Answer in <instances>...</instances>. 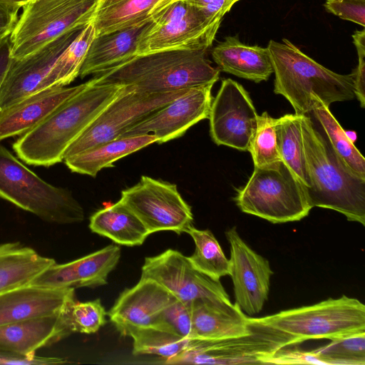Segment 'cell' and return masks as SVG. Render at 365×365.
Segmentation results:
<instances>
[{
	"instance_id": "6da1fadb",
	"label": "cell",
	"mask_w": 365,
	"mask_h": 365,
	"mask_svg": "<svg viewBox=\"0 0 365 365\" xmlns=\"http://www.w3.org/2000/svg\"><path fill=\"white\" fill-rule=\"evenodd\" d=\"M90 84L55 109L13 144L18 158L30 165L49 167L64 160L68 148L122 91L113 84Z\"/></svg>"
},
{
	"instance_id": "7a4b0ae2",
	"label": "cell",
	"mask_w": 365,
	"mask_h": 365,
	"mask_svg": "<svg viewBox=\"0 0 365 365\" xmlns=\"http://www.w3.org/2000/svg\"><path fill=\"white\" fill-rule=\"evenodd\" d=\"M302 133L309 187V204L331 209L365 225V179L341 161L317 123L302 115Z\"/></svg>"
},
{
	"instance_id": "3957f363",
	"label": "cell",
	"mask_w": 365,
	"mask_h": 365,
	"mask_svg": "<svg viewBox=\"0 0 365 365\" xmlns=\"http://www.w3.org/2000/svg\"><path fill=\"white\" fill-rule=\"evenodd\" d=\"M205 50H164L134 57L94 75V84L129 86L153 94L215 84L220 69L211 66Z\"/></svg>"
},
{
	"instance_id": "277c9868",
	"label": "cell",
	"mask_w": 365,
	"mask_h": 365,
	"mask_svg": "<svg viewBox=\"0 0 365 365\" xmlns=\"http://www.w3.org/2000/svg\"><path fill=\"white\" fill-rule=\"evenodd\" d=\"M267 49L274 73V92L284 96L295 113L307 115L314 97L326 106L356 98L354 73L339 74L322 66L287 38L270 40Z\"/></svg>"
},
{
	"instance_id": "5b68a950",
	"label": "cell",
	"mask_w": 365,
	"mask_h": 365,
	"mask_svg": "<svg viewBox=\"0 0 365 365\" xmlns=\"http://www.w3.org/2000/svg\"><path fill=\"white\" fill-rule=\"evenodd\" d=\"M0 197L50 223H78L85 218L70 190L39 178L1 144Z\"/></svg>"
},
{
	"instance_id": "8992f818",
	"label": "cell",
	"mask_w": 365,
	"mask_h": 365,
	"mask_svg": "<svg viewBox=\"0 0 365 365\" xmlns=\"http://www.w3.org/2000/svg\"><path fill=\"white\" fill-rule=\"evenodd\" d=\"M235 202L242 212L272 223L299 221L312 209L304 185L282 161L255 167Z\"/></svg>"
},
{
	"instance_id": "52a82bcc",
	"label": "cell",
	"mask_w": 365,
	"mask_h": 365,
	"mask_svg": "<svg viewBox=\"0 0 365 365\" xmlns=\"http://www.w3.org/2000/svg\"><path fill=\"white\" fill-rule=\"evenodd\" d=\"M253 319L288 334L297 344L308 339L332 340L365 331V305L357 299L343 295Z\"/></svg>"
},
{
	"instance_id": "ba28073f",
	"label": "cell",
	"mask_w": 365,
	"mask_h": 365,
	"mask_svg": "<svg viewBox=\"0 0 365 365\" xmlns=\"http://www.w3.org/2000/svg\"><path fill=\"white\" fill-rule=\"evenodd\" d=\"M98 1H29L9 36L11 58H24L66 32L84 27L91 23Z\"/></svg>"
},
{
	"instance_id": "9c48e42d",
	"label": "cell",
	"mask_w": 365,
	"mask_h": 365,
	"mask_svg": "<svg viewBox=\"0 0 365 365\" xmlns=\"http://www.w3.org/2000/svg\"><path fill=\"white\" fill-rule=\"evenodd\" d=\"M140 36L136 56L164 50H205L212 45L220 25L184 0H160Z\"/></svg>"
},
{
	"instance_id": "30bf717a",
	"label": "cell",
	"mask_w": 365,
	"mask_h": 365,
	"mask_svg": "<svg viewBox=\"0 0 365 365\" xmlns=\"http://www.w3.org/2000/svg\"><path fill=\"white\" fill-rule=\"evenodd\" d=\"M250 334L220 339H190L187 346L165 359L167 364H264L278 349L297 344L288 334L248 318Z\"/></svg>"
},
{
	"instance_id": "8fae6325",
	"label": "cell",
	"mask_w": 365,
	"mask_h": 365,
	"mask_svg": "<svg viewBox=\"0 0 365 365\" xmlns=\"http://www.w3.org/2000/svg\"><path fill=\"white\" fill-rule=\"evenodd\" d=\"M189 89L148 94L123 86L115 99L68 148L64 159L119 138L131 126Z\"/></svg>"
},
{
	"instance_id": "7c38bea8",
	"label": "cell",
	"mask_w": 365,
	"mask_h": 365,
	"mask_svg": "<svg viewBox=\"0 0 365 365\" xmlns=\"http://www.w3.org/2000/svg\"><path fill=\"white\" fill-rule=\"evenodd\" d=\"M120 200L140 219L150 234L167 230L180 235L192 227L191 207L175 184L142 175L136 185L121 191Z\"/></svg>"
},
{
	"instance_id": "4fadbf2b",
	"label": "cell",
	"mask_w": 365,
	"mask_h": 365,
	"mask_svg": "<svg viewBox=\"0 0 365 365\" xmlns=\"http://www.w3.org/2000/svg\"><path fill=\"white\" fill-rule=\"evenodd\" d=\"M140 278L154 280L183 303L199 299L231 302L220 280L197 270L187 257L175 250L145 257Z\"/></svg>"
},
{
	"instance_id": "5bb4252c",
	"label": "cell",
	"mask_w": 365,
	"mask_h": 365,
	"mask_svg": "<svg viewBox=\"0 0 365 365\" xmlns=\"http://www.w3.org/2000/svg\"><path fill=\"white\" fill-rule=\"evenodd\" d=\"M257 114L248 92L237 81H222L208 118L214 143L247 151L257 126Z\"/></svg>"
},
{
	"instance_id": "9a60e30c",
	"label": "cell",
	"mask_w": 365,
	"mask_h": 365,
	"mask_svg": "<svg viewBox=\"0 0 365 365\" xmlns=\"http://www.w3.org/2000/svg\"><path fill=\"white\" fill-rule=\"evenodd\" d=\"M213 85L190 88L131 126L119 138L153 135L160 144L182 136L193 125L208 118Z\"/></svg>"
},
{
	"instance_id": "2e32d148",
	"label": "cell",
	"mask_w": 365,
	"mask_h": 365,
	"mask_svg": "<svg viewBox=\"0 0 365 365\" xmlns=\"http://www.w3.org/2000/svg\"><path fill=\"white\" fill-rule=\"evenodd\" d=\"M230 245V273L235 301L249 315L258 314L268 299L269 262L257 254L241 238L235 227L225 232Z\"/></svg>"
},
{
	"instance_id": "e0dca14e",
	"label": "cell",
	"mask_w": 365,
	"mask_h": 365,
	"mask_svg": "<svg viewBox=\"0 0 365 365\" xmlns=\"http://www.w3.org/2000/svg\"><path fill=\"white\" fill-rule=\"evenodd\" d=\"M83 28L66 32L24 58L11 59L0 86V113L29 96L44 90V81L56 61Z\"/></svg>"
},
{
	"instance_id": "ac0fdd59",
	"label": "cell",
	"mask_w": 365,
	"mask_h": 365,
	"mask_svg": "<svg viewBox=\"0 0 365 365\" xmlns=\"http://www.w3.org/2000/svg\"><path fill=\"white\" fill-rule=\"evenodd\" d=\"M176 299L158 282L140 278L120 294L108 315L121 336H129L137 328L155 327L162 312Z\"/></svg>"
},
{
	"instance_id": "d6986e66",
	"label": "cell",
	"mask_w": 365,
	"mask_h": 365,
	"mask_svg": "<svg viewBox=\"0 0 365 365\" xmlns=\"http://www.w3.org/2000/svg\"><path fill=\"white\" fill-rule=\"evenodd\" d=\"M120 257L118 245H109L73 261L55 262L30 284L52 288L96 287L107 284Z\"/></svg>"
},
{
	"instance_id": "ffe728a7",
	"label": "cell",
	"mask_w": 365,
	"mask_h": 365,
	"mask_svg": "<svg viewBox=\"0 0 365 365\" xmlns=\"http://www.w3.org/2000/svg\"><path fill=\"white\" fill-rule=\"evenodd\" d=\"M73 288L32 284L0 292V325L60 314L75 299Z\"/></svg>"
},
{
	"instance_id": "44dd1931",
	"label": "cell",
	"mask_w": 365,
	"mask_h": 365,
	"mask_svg": "<svg viewBox=\"0 0 365 365\" xmlns=\"http://www.w3.org/2000/svg\"><path fill=\"white\" fill-rule=\"evenodd\" d=\"M90 81L72 86H53L16 102L0 113V140L21 135L34 128L55 109L85 89Z\"/></svg>"
},
{
	"instance_id": "7402d4cb",
	"label": "cell",
	"mask_w": 365,
	"mask_h": 365,
	"mask_svg": "<svg viewBox=\"0 0 365 365\" xmlns=\"http://www.w3.org/2000/svg\"><path fill=\"white\" fill-rule=\"evenodd\" d=\"M190 339H220L248 334L252 327L237 303L207 299L191 304Z\"/></svg>"
},
{
	"instance_id": "603a6c76",
	"label": "cell",
	"mask_w": 365,
	"mask_h": 365,
	"mask_svg": "<svg viewBox=\"0 0 365 365\" xmlns=\"http://www.w3.org/2000/svg\"><path fill=\"white\" fill-rule=\"evenodd\" d=\"M71 334L58 314L0 325V350L32 356Z\"/></svg>"
},
{
	"instance_id": "cb8c5ba5",
	"label": "cell",
	"mask_w": 365,
	"mask_h": 365,
	"mask_svg": "<svg viewBox=\"0 0 365 365\" xmlns=\"http://www.w3.org/2000/svg\"><path fill=\"white\" fill-rule=\"evenodd\" d=\"M150 23V19L128 28L96 36L78 76L83 78L98 74L136 56L138 39Z\"/></svg>"
},
{
	"instance_id": "d4e9b609",
	"label": "cell",
	"mask_w": 365,
	"mask_h": 365,
	"mask_svg": "<svg viewBox=\"0 0 365 365\" xmlns=\"http://www.w3.org/2000/svg\"><path fill=\"white\" fill-rule=\"evenodd\" d=\"M219 69L237 77L259 83L273 73L267 48L242 43L237 36H227L212 51Z\"/></svg>"
},
{
	"instance_id": "484cf974",
	"label": "cell",
	"mask_w": 365,
	"mask_h": 365,
	"mask_svg": "<svg viewBox=\"0 0 365 365\" xmlns=\"http://www.w3.org/2000/svg\"><path fill=\"white\" fill-rule=\"evenodd\" d=\"M156 140L153 135L118 138L67 158L64 162L73 173L96 177L102 169L113 167L118 160Z\"/></svg>"
},
{
	"instance_id": "4316f807",
	"label": "cell",
	"mask_w": 365,
	"mask_h": 365,
	"mask_svg": "<svg viewBox=\"0 0 365 365\" xmlns=\"http://www.w3.org/2000/svg\"><path fill=\"white\" fill-rule=\"evenodd\" d=\"M55 262L21 242L0 243V292L30 284Z\"/></svg>"
},
{
	"instance_id": "83f0119b",
	"label": "cell",
	"mask_w": 365,
	"mask_h": 365,
	"mask_svg": "<svg viewBox=\"0 0 365 365\" xmlns=\"http://www.w3.org/2000/svg\"><path fill=\"white\" fill-rule=\"evenodd\" d=\"M91 230L124 246L141 245L150 234L140 219L120 200L90 217Z\"/></svg>"
},
{
	"instance_id": "f1b7e54d",
	"label": "cell",
	"mask_w": 365,
	"mask_h": 365,
	"mask_svg": "<svg viewBox=\"0 0 365 365\" xmlns=\"http://www.w3.org/2000/svg\"><path fill=\"white\" fill-rule=\"evenodd\" d=\"M160 0H99L91 23L96 36L128 28L150 19Z\"/></svg>"
},
{
	"instance_id": "f546056e",
	"label": "cell",
	"mask_w": 365,
	"mask_h": 365,
	"mask_svg": "<svg viewBox=\"0 0 365 365\" xmlns=\"http://www.w3.org/2000/svg\"><path fill=\"white\" fill-rule=\"evenodd\" d=\"M302 115L286 114L276 118L277 143L282 161L294 173L304 188L309 187L302 133Z\"/></svg>"
},
{
	"instance_id": "4dcf8cb0",
	"label": "cell",
	"mask_w": 365,
	"mask_h": 365,
	"mask_svg": "<svg viewBox=\"0 0 365 365\" xmlns=\"http://www.w3.org/2000/svg\"><path fill=\"white\" fill-rule=\"evenodd\" d=\"M307 115L321 127L332 148L344 164L354 174L365 179V158L347 136L346 131L329 110L317 97Z\"/></svg>"
},
{
	"instance_id": "1f68e13d",
	"label": "cell",
	"mask_w": 365,
	"mask_h": 365,
	"mask_svg": "<svg viewBox=\"0 0 365 365\" xmlns=\"http://www.w3.org/2000/svg\"><path fill=\"white\" fill-rule=\"evenodd\" d=\"M95 36V29L91 23L81 30L56 61L44 81V89L66 86L79 76L81 66Z\"/></svg>"
},
{
	"instance_id": "d6a6232c",
	"label": "cell",
	"mask_w": 365,
	"mask_h": 365,
	"mask_svg": "<svg viewBox=\"0 0 365 365\" xmlns=\"http://www.w3.org/2000/svg\"><path fill=\"white\" fill-rule=\"evenodd\" d=\"M192 238L195 248L187 257L192 265L215 280L230 275V263L218 241L209 230H197L192 226L186 232Z\"/></svg>"
},
{
	"instance_id": "836d02e7",
	"label": "cell",
	"mask_w": 365,
	"mask_h": 365,
	"mask_svg": "<svg viewBox=\"0 0 365 365\" xmlns=\"http://www.w3.org/2000/svg\"><path fill=\"white\" fill-rule=\"evenodd\" d=\"M129 336L133 340L134 355L152 354L165 359L182 351L190 339L153 327L137 328Z\"/></svg>"
},
{
	"instance_id": "e575fe53",
	"label": "cell",
	"mask_w": 365,
	"mask_h": 365,
	"mask_svg": "<svg viewBox=\"0 0 365 365\" xmlns=\"http://www.w3.org/2000/svg\"><path fill=\"white\" fill-rule=\"evenodd\" d=\"M311 351L324 365H365V331L332 339Z\"/></svg>"
},
{
	"instance_id": "d590c367",
	"label": "cell",
	"mask_w": 365,
	"mask_h": 365,
	"mask_svg": "<svg viewBox=\"0 0 365 365\" xmlns=\"http://www.w3.org/2000/svg\"><path fill=\"white\" fill-rule=\"evenodd\" d=\"M106 312L101 299L81 302L70 301L61 312L63 323L71 334H93L106 322Z\"/></svg>"
},
{
	"instance_id": "8d00e7d4",
	"label": "cell",
	"mask_w": 365,
	"mask_h": 365,
	"mask_svg": "<svg viewBox=\"0 0 365 365\" xmlns=\"http://www.w3.org/2000/svg\"><path fill=\"white\" fill-rule=\"evenodd\" d=\"M276 118L267 112L258 116L257 126L250 140L248 150L255 167H265L282 161L275 130Z\"/></svg>"
},
{
	"instance_id": "74e56055",
	"label": "cell",
	"mask_w": 365,
	"mask_h": 365,
	"mask_svg": "<svg viewBox=\"0 0 365 365\" xmlns=\"http://www.w3.org/2000/svg\"><path fill=\"white\" fill-rule=\"evenodd\" d=\"M191 304L183 303L178 299L175 300L162 312L156 325L153 327L190 339Z\"/></svg>"
},
{
	"instance_id": "f35d334b",
	"label": "cell",
	"mask_w": 365,
	"mask_h": 365,
	"mask_svg": "<svg viewBox=\"0 0 365 365\" xmlns=\"http://www.w3.org/2000/svg\"><path fill=\"white\" fill-rule=\"evenodd\" d=\"M326 11L339 18L365 26V0H327Z\"/></svg>"
},
{
	"instance_id": "ab89813d",
	"label": "cell",
	"mask_w": 365,
	"mask_h": 365,
	"mask_svg": "<svg viewBox=\"0 0 365 365\" xmlns=\"http://www.w3.org/2000/svg\"><path fill=\"white\" fill-rule=\"evenodd\" d=\"M353 43L358 55V65L353 71L354 73L355 96L361 107L365 106V29L355 31L352 34Z\"/></svg>"
},
{
	"instance_id": "60d3db41",
	"label": "cell",
	"mask_w": 365,
	"mask_h": 365,
	"mask_svg": "<svg viewBox=\"0 0 365 365\" xmlns=\"http://www.w3.org/2000/svg\"><path fill=\"white\" fill-rule=\"evenodd\" d=\"M281 348L264 359V364H323L311 351Z\"/></svg>"
},
{
	"instance_id": "b9f144b4",
	"label": "cell",
	"mask_w": 365,
	"mask_h": 365,
	"mask_svg": "<svg viewBox=\"0 0 365 365\" xmlns=\"http://www.w3.org/2000/svg\"><path fill=\"white\" fill-rule=\"evenodd\" d=\"M202 11L213 23L220 25L234 4L240 0H184Z\"/></svg>"
},
{
	"instance_id": "7bdbcfd3",
	"label": "cell",
	"mask_w": 365,
	"mask_h": 365,
	"mask_svg": "<svg viewBox=\"0 0 365 365\" xmlns=\"http://www.w3.org/2000/svg\"><path fill=\"white\" fill-rule=\"evenodd\" d=\"M68 361L58 357H45L36 355L26 356L0 350V364H61Z\"/></svg>"
},
{
	"instance_id": "ee69618b",
	"label": "cell",
	"mask_w": 365,
	"mask_h": 365,
	"mask_svg": "<svg viewBox=\"0 0 365 365\" xmlns=\"http://www.w3.org/2000/svg\"><path fill=\"white\" fill-rule=\"evenodd\" d=\"M21 7L0 1V40L10 35Z\"/></svg>"
},
{
	"instance_id": "f6af8a7d",
	"label": "cell",
	"mask_w": 365,
	"mask_h": 365,
	"mask_svg": "<svg viewBox=\"0 0 365 365\" xmlns=\"http://www.w3.org/2000/svg\"><path fill=\"white\" fill-rule=\"evenodd\" d=\"M10 35L0 40V86L11 61Z\"/></svg>"
},
{
	"instance_id": "bcb514c9",
	"label": "cell",
	"mask_w": 365,
	"mask_h": 365,
	"mask_svg": "<svg viewBox=\"0 0 365 365\" xmlns=\"http://www.w3.org/2000/svg\"><path fill=\"white\" fill-rule=\"evenodd\" d=\"M0 1L9 4H11V5L18 6L22 8L29 1H30V0H0Z\"/></svg>"
},
{
	"instance_id": "7dc6e473",
	"label": "cell",
	"mask_w": 365,
	"mask_h": 365,
	"mask_svg": "<svg viewBox=\"0 0 365 365\" xmlns=\"http://www.w3.org/2000/svg\"><path fill=\"white\" fill-rule=\"evenodd\" d=\"M346 133L348 136V138L352 141L354 142L356 138V133L355 132H353V131H348L346 132Z\"/></svg>"
},
{
	"instance_id": "c3c4849f",
	"label": "cell",
	"mask_w": 365,
	"mask_h": 365,
	"mask_svg": "<svg viewBox=\"0 0 365 365\" xmlns=\"http://www.w3.org/2000/svg\"><path fill=\"white\" fill-rule=\"evenodd\" d=\"M30 1H33V0H30Z\"/></svg>"
}]
</instances>
